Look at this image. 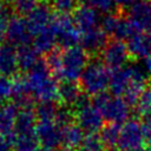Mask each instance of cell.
I'll use <instances>...</instances> for the list:
<instances>
[{"instance_id":"obj_41","label":"cell","mask_w":151,"mask_h":151,"mask_svg":"<svg viewBox=\"0 0 151 151\" xmlns=\"http://www.w3.org/2000/svg\"><path fill=\"white\" fill-rule=\"evenodd\" d=\"M11 143L4 138V137H0V151H11Z\"/></svg>"},{"instance_id":"obj_14","label":"cell","mask_w":151,"mask_h":151,"mask_svg":"<svg viewBox=\"0 0 151 151\" xmlns=\"http://www.w3.org/2000/svg\"><path fill=\"white\" fill-rule=\"evenodd\" d=\"M100 19L98 11L88 6H80L76 8L73 13V21L81 34L98 28Z\"/></svg>"},{"instance_id":"obj_30","label":"cell","mask_w":151,"mask_h":151,"mask_svg":"<svg viewBox=\"0 0 151 151\" xmlns=\"http://www.w3.org/2000/svg\"><path fill=\"white\" fill-rule=\"evenodd\" d=\"M138 33L134 27L132 26V24L129 21L127 18H120L119 19V22H118V26H117V29L114 32V35L118 40H129L133 34Z\"/></svg>"},{"instance_id":"obj_4","label":"cell","mask_w":151,"mask_h":151,"mask_svg":"<svg viewBox=\"0 0 151 151\" xmlns=\"http://www.w3.org/2000/svg\"><path fill=\"white\" fill-rule=\"evenodd\" d=\"M93 105L110 124L118 125L124 123L130 116V104L124 98L114 94H107L104 92L94 98Z\"/></svg>"},{"instance_id":"obj_22","label":"cell","mask_w":151,"mask_h":151,"mask_svg":"<svg viewBox=\"0 0 151 151\" xmlns=\"http://www.w3.org/2000/svg\"><path fill=\"white\" fill-rule=\"evenodd\" d=\"M35 120H37L35 111H33L31 106L22 107V109H20L18 111L14 131H31V130H35V125H37Z\"/></svg>"},{"instance_id":"obj_7","label":"cell","mask_w":151,"mask_h":151,"mask_svg":"<svg viewBox=\"0 0 151 151\" xmlns=\"http://www.w3.org/2000/svg\"><path fill=\"white\" fill-rule=\"evenodd\" d=\"M52 28L55 34L57 42L61 47L67 50L77 46V44L80 42L81 33L76 26L73 19H71L67 14H59L54 17Z\"/></svg>"},{"instance_id":"obj_36","label":"cell","mask_w":151,"mask_h":151,"mask_svg":"<svg viewBox=\"0 0 151 151\" xmlns=\"http://www.w3.org/2000/svg\"><path fill=\"white\" fill-rule=\"evenodd\" d=\"M77 0H52L53 8L60 14H68L71 11L76 9Z\"/></svg>"},{"instance_id":"obj_35","label":"cell","mask_w":151,"mask_h":151,"mask_svg":"<svg viewBox=\"0 0 151 151\" xmlns=\"http://www.w3.org/2000/svg\"><path fill=\"white\" fill-rule=\"evenodd\" d=\"M81 4H84V6H88L92 7L97 11H101V12H110L111 8L114 6V0H79Z\"/></svg>"},{"instance_id":"obj_33","label":"cell","mask_w":151,"mask_h":151,"mask_svg":"<svg viewBox=\"0 0 151 151\" xmlns=\"http://www.w3.org/2000/svg\"><path fill=\"white\" fill-rule=\"evenodd\" d=\"M13 91V80L9 79V77L0 74V107L5 105V101L12 97Z\"/></svg>"},{"instance_id":"obj_40","label":"cell","mask_w":151,"mask_h":151,"mask_svg":"<svg viewBox=\"0 0 151 151\" xmlns=\"http://www.w3.org/2000/svg\"><path fill=\"white\" fill-rule=\"evenodd\" d=\"M138 1H140V0H114V2L117 5H119L122 7H129V8L131 6H133L134 4H137Z\"/></svg>"},{"instance_id":"obj_12","label":"cell","mask_w":151,"mask_h":151,"mask_svg":"<svg viewBox=\"0 0 151 151\" xmlns=\"http://www.w3.org/2000/svg\"><path fill=\"white\" fill-rule=\"evenodd\" d=\"M127 19L137 32H151V0H140L131 6Z\"/></svg>"},{"instance_id":"obj_24","label":"cell","mask_w":151,"mask_h":151,"mask_svg":"<svg viewBox=\"0 0 151 151\" xmlns=\"http://www.w3.org/2000/svg\"><path fill=\"white\" fill-rule=\"evenodd\" d=\"M12 98L14 100V105L20 106V109L29 106L31 94L28 92V88H27V85L24 78H18L13 80Z\"/></svg>"},{"instance_id":"obj_23","label":"cell","mask_w":151,"mask_h":151,"mask_svg":"<svg viewBox=\"0 0 151 151\" xmlns=\"http://www.w3.org/2000/svg\"><path fill=\"white\" fill-rule=\"evenodd\" d=\"M61 138H63V143L65 144V147L74 149L81 145L85 136H84V131L78 125L70 124L63 129Z\"/></svg>"},{"instance_id":"obj_26","label":"cell","mask_w":151,"mask_h":151,"mask_svg":"<svg viewBox=\"0 0 151 151\" xmlns=\"http://www.w3.org/2000/svg\"><path fill=\"white\" fill-rule=\"evenodd\" d=\"M119 132H120V127L116 124H109V125H105L101 129L100 138H101L105 147H107L110 150H113L118 146Z\"/></svg>"},{"instance_id":"obj_8","label":"cell","mask_w":151,"mask_h":151,"mask_svg":"<svg viewBox=\"0 0 151 151\" xmlns=\"http://www.w3.org/2000/svg\"><path fill=\"white\" fill-rule=\"evenodd\" d=\"M145 137L142 124L134 119H130L120 127L118 146L119 151H139L144 147Z\"/></svg>"},{"instance_id":"obj_38","label":"cell","mask_w":151,"mask_h":151,"mask_svg":"<svg viewBox=\"0 0 151 151\" xmlns=\"http://www.w3.org/2000/svg\"><path fill=\"white\" fill-rule=\"evenodd\" d=\"M8 21H9V14H8L7 5L5 4L4 0H0V39L5 35Z\"/></svg>"},{"instance_id":"obj_1","label":"cell","mask_w":151,"mask_h":151,"mask_svg":"<svg viewBox=\"0 0 151 151\" xmlns=\"http://www.w3.org/2000/svg\"><path fill=\"white\" fill-rule=\"evenodd\" d=\"M146 83L147 72L137 65H129L111 74L110 88L114 96H123L130 105H136L139 96L146 88Z\"/></svg>"},{"instance_id":"obj_39","label":"cell","mask_w":151,"mask_h":151,"mask_svg":"<svg viewBox=\"0 0 151 151\" xmlns=\"http://www.w3.org/2000/svg\"><path fill=\"white\" fill-rule=\"evenodd\" d=\"M143 127V133L145 137V140L149 143V145L151 146V117H146L142 124Z\"/></svg>"},{"instance_id":"obj_6","label":"cell","mask_w":151,"mask_h":151,"mask_svg":"<svg viewBox=\"0 0 151 151\" xmlns=\"http://www.w3.org/2000/svg\"><path fill=\"white\" fill-rule=\"evenodd\" d=\"M77 125L88 133H96L97 131L104 127V117L101 116L100 111L91 104L85 97L77 104L76 113H74Z\"/></svg>"},{"instance_id":"obj_44","label":"cell","mask_w":151,"mask_h":151,"mask_svg":"<svg viewBox=\"0 0 151 151\" xmlns=\"http://www.w3.org/2000/svg\"><path fill=\"white\" fill-rule=\"evenodd\" d=\"M40 151H53V150H50V149H44V150H40Z\"/></svg>"},{"instance_id":"obj_34","label":"cell","mask_w":151,"mask_h":151,"mask_svg":"<svg viewBox=\"0 0 151 151\" xmlns=\"http://www.w3.org/2000/svg\"><path fill=\"white\" fill-rule=\"evenodd\" d=\"M46 64H47L50 71L52 72V74H54V77L57 78L60 72V67H61V53L55 50L52 51L51 53H48Z\"/></svg>"},{"instance_id":"obj_43","label":"cell","mask_w":151,"mask_h":151,"mask_svg":"<svg viewBox=\"0 0 151 151\" xmlns=\"http://www.w3.org/2000/svg\"><path fill=\"white\" fill-rule=\"evenodd\" d=\"M60 151H73V149H70V147H64V149H61Z\"/></svg>"},{"instance_id":"obj_42","label":"cell","mask_w":151,"mask_h":151,"mask_svg":"<svg viewBox=\"0 0 151 151\" xmlns=\"http://www.w3.org/2000/svg\"><path fill=\"white\" fill-rule=\"evenodd\" d=\"M145 71H146L149 74H151V57L145 60Z\"/></svg>"},{"instance_id":"obj_10","label":"cell","mask_w":151,"mask_h":151,"mask_svg":"<svg viewBox=\"0 0 151 151\" xmlns=\"http://www.w3.org/2000/svg\"><path fill=\"white\" fill-rule=\"evenodd\" d=\"M129 57L130 53L127 46L118 39L107 42L101 51L103 63L107 67L113 68L114 71L124 67L129 60Z\"/></svg>"},{"instance_id":"obj_29","label":"cell","mask_w":151,"mask_h":151,"mask_svg":"<svg viewBox=\"0 0 151 151\" xmlns=\"http://www.w3.org/2000/svg\"><path fill=\"white\" fill-rule=\"evenodd\" d=\"M136 110L138 114L145 118L151 114V88H145L142 92L136 103Z\"/></svg>"},{"instance_id":"obj_27","label":"cell","mask_w":151,"mask_h":151,"mask_svg":"<svg viewBox=\"0 0 151 151\" xmlns=\"http://www.w3.org/2000/svg\"><path fill=\"white\" fill-rule=\"evenodd\" d=\"M59 109L57 107L54 101H45L40 103L35 110V114L38 120H55Z\"/></svg>"},{"instance_id":"obj_3","label":"cell","mask_w":151,"mask_h":151,"mask_svg":"<svg viewBox=\"0 0 151 151\" xmlns=\"http://www.w3.org/2000/svg\"><path fill=\"white\" fill-rule=\"evenodd\" d=\"M111 73L109 67L98 60L88 63L80 77V87L84 92L91 96H99L110 87Z\"/></svg>"},{"instance_id":"obj_9","label":"cell","mask_w":151,"mask_h":151,"mask_svg":"<svg viewBox=\"0 0 151 151\" xmlns=\"http://www.w3.org/2000/svg\"><path fill=\"white\" fill-rule=\"evenodd\" d=\"M5 37L9 45H14L18 47L28 46L29 41L32 40V31L27 22V19L22 17H13L9 19Z\"/></svg>"},{"instance_id":"obj_31","label":"cell","mask_w":151,"mask_h":151,"mask_svg":"<svg viewBox=\"0 0 151 151\" xmlns=\"http://www.w3.org/2000/svg\"><path fill=\"white\" fill-rule=\"evenodd\" d=\"M39 4V0H11L12 8L20 15H28Z\"/></svg>"},{"instance_id":"obj_15","label":"cell","mask_w":151,"mask_h":151,"mask_svg":"<svg viewBox=\"0 0 151 151\" xmlns=\"http://www.w3.org/2000/svg\"><path fill=\"white\" fill-rule=\"evenodd\" d=\"M130 55L137 59H147L151 57V32H138L127 40Z\"/></svg>"},{"instance_id":"obj_20","label":"cell","mask_w":151,"mask_h":151,"mask_svg":"<svg viewBox=\"0 0 151 151\" xmlns=\"http://www.w3.org/2000/svg\"><path fill=\"white\" fill-rule=\"evenodd\" d=\"M83 97L81 87L76 83L65 81L59 86V100L66 106H77Z\"/></svg>"},{"instance_id":"obj_16","label":"cell","mask_w":151,"mask_h":151,"mask_svg":"<svg viewBox=\"0 0 151 151\" xmlns=\"http://www.w3.org/2000/svg\"><path fill=\"white\" fill-rule=\"evenodd\" d=\"M11 145L13 151H39V140L35 130L31 131H14L11 137Z\"/></svg>"},{"instance_id":"obj_13","label":"cell","mask_w":151,"mask_h":151,"mask_svg":"<svg viewBox=\"0 0 151 151\" xmlns=\"http://www.w3.org/2000/svg\"><path fill=\"white\" fill-rule=\"evenodd\" d=\"M54 14L52 12V8L45 4V2H40L29 14L27 18V22L29 25V28L32 31L33 37L37 35L38 33L47 29L51 27L53 19H54Z\"/></svg>"},{"instance_id":"obj_19","label":"cell","mask_w":151,"mask_h":151,"mask_svg":"<svg viewBox=\"0 0 151 151\" xmlns=\"http://www.w3.org/2000/svg\"><path fill=\"white\" fill-rule=\"evenodd\" d=\"M18 110L14 104H5L0 107V137H12L15 129Z\"/></svg>"},{"instance_id":"obj_17","label":"cell","mask_w":151,"mask_h":151,"mask_svg":"<svg viewBox=\"0 0 151 151\" xmlns=\"http://www.w3.org/2000/svg\"><path fill=\"white\" fill-rule=\"evenodd\" d=\"M19 68L17 51L9 44L0 45V74L9 77Z\"/></svg>"},{"instance_id":"obj_25","label":"cell","mask_w":151,"mask_h":151,"mask_svg":"<svg viewBox=\"0 0 151 151\" xmlns=\"http://www.w3.org/2000/svg\"><path fill=\"white\" fill-rule=\"evenodd\" d=\"M17 55H18V65L19 68L22 71H29L32 70L39 61L38 59V52L31 47V46H24V47H19V50L17 51Z\"/></svg>"},{"instance_id":"obj_28","label":"cell","mask_w":151,"mask_h":151,"mask_svg":"<svg viewBox=\"0 0 151 151\" xmlns=\"http://www.w3.org/2000/svg\"><path fill=\"white\" fill-rule=\"evenodd\" d=\"M104 149H105V145L100 136L96 133L86 134L81 145L79 146V151H104Z\"/></svg>"},{"instance_id":"obj_2","label":"cell","mask_w":151,"mask_h":151,"mask_svg":"<svg viewBox=\"0 0 151 151\" xmlns=\"http://www.w3.org/2000/svg\"><path fill=\"white\" fill-rule=\"evenodd\" d=\"M24 79L31 97L40 103L55 101L59 99V86L46 61L39 60L38 64L27 72Z\"/></svg>"},{"instance_id":"obj_37","label":"cell","mask_w":151,"mask_h":151,"mask_svg":"<svg viewBox=\"0 0 151 151\" xmlns=\"http://www.w3.org/2000/svg\"><path fill=\"white\" fill-rule=\"evenodd\" d=\"M72 120H73V113L70 110H67V109H59L58 114L55 117V123L61 129H64L67 125L72 124Z\"/></svg>"},{"instance_id":"obj_5","label":"cell","mask_w":151,"mask_h":151,"mask_svg":"<svg viewBox=\"0 0 151 151\" xmlns=\"http://www.w3.org/2000/svg\"><path fill=\"white\" fill-rule=\"evenodd\" d=\"M87 65V52L79 46L70 47L61 53V67L57 78L74 83L76 80L80 79Z\"/></svg>"},{"instance_id":"obj_32","label":"cell","mask_w":151,"mask_h":151,"mask_svg":"<svg viewBox=\"0 0 151 151\" xmlns=\"http://www.w3.org/2000/svg\"><path fill=\"white\" fill-rule=\"evenodd\" d=\"M119 17L113 14V13H106L104 17L100 19V28L105 34H114L118 22H119Z\"/></svg>"},{"instance_id":"obj_21","label":"cell","mask_w":151,"mask_h":151,"mask_svg":"<svg viewBox=\"0 0 151 151\" xmlns=\"http://www.w3.org/2000/svg\"><path fill=\"white\" fill-rule=\"evenodd\" d=\"M57 42V38L55 34L53 32L52 25L50 28L38 33L37 35H34L33 38V48L38 52V53H51L52 51H54V45Z\"/></svg>"},{"instance_id":"obj_11","label":"cell","mask_w":151,"mask_h":151,"mask_svg":"<svg viewBox=\"0 0 151 151\" xmlns=\"http://www.w3.org/2000/svg\"><path fill=\"white\" fill-rule=\"evenodd\" d=\"M63 129L55 123V120H38L35 125V134L39 143L45 147L53 150L63 143L61 138Z\"/></svg>"},{"instance_id":"obj_18","label":"cell","mask_w":151,"mask_h":151,"mask_svg":"<svg viewBox=\"0 0 151 151\" xmlns=\"http://www.w3.org/2000/svg\"><path fill=\"white\" fill-rule=\"evenodd\" d=\"M80 44L81 47L90 53L103 51V48L106 45V34L101 31L100 27H98L96 29L83 33L80 38Z\"/></svg>"}]
</instances>
